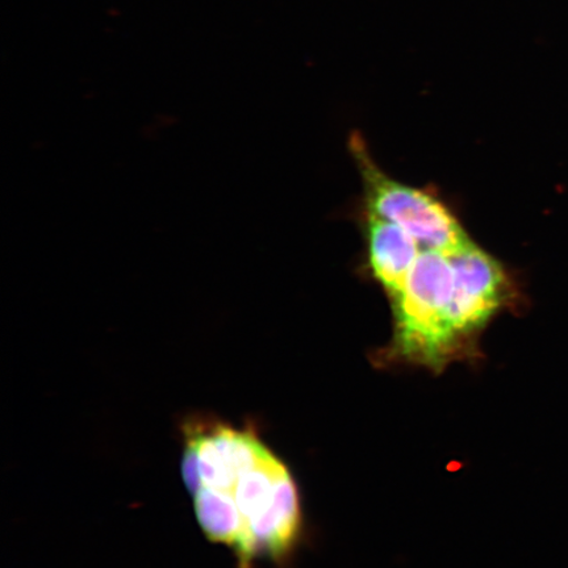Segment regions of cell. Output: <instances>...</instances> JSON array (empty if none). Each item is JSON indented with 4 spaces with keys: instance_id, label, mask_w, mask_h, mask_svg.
<instances>
[{
    "instance_id": "3957f363",
    "label": "cell",
    "mask_w": 568,
    "mask_h": 568,
    "mask_svg": "<svg viewBox=\"0 0 568 568\" xmlns=\"http://www.w3.org/2000/svg\"><path fill=\"white\" fill-rule=\"evenodd\" d=\"M349 152L364 187L362 210L399 225L426 246L452 251L473 241L457 213L435 191L408 186L378 166L359 133L352 134Z\"/></svg>"
},
{
    "instance_id": "7a4b0ae2",
    "label": "cell",
    "mask_w": 568,
    "mask_h": 568,
    "mask_svg": "<svg viewBox=\"0 0 568 568\" xmlns=\"http://www.w3.org/2000/svg\"><path fill=\"white\" fill-rule=\"evenodd\" d=\"M454 251L422 246L402 287L387 300L393 335L374 357L379 365H409L442 374L456 362L478 359L457 325Z\"/></svg>"
},
{
    "instance_id": "6da1fadb",
    "label": "cell",
    "mask_w": 568,
    "mask_h": 568,
    "mask_svg": "<svg viewBox=\"0 0 568 568\" xmlns=\"http://www.w3.org/2000/svg\"><path fill=\"white\" fill-rule=\"evenodd\" d=\"M182 437V478L203 535L229 548L239 568L284 562L302 531L300 491L286 464L251 425L190 416Z\"/></svg>"
},
{
    "instance_id": "277c9868",
    "label": "cell",
    "mask_w": 568,
    "mask_h": 568,
    "mask_svg": "<svg viewBox=\"0 0 568 568\" xmlns=\"http://www.w3.org/2000/svg\"><path fill=\"white\" fill-rule=\"evenodd\" d=\"M362 234L366 246V270L387 300L397 293L423 244L399 225L362 210Z\"/></svg>"
}]
</instances>
